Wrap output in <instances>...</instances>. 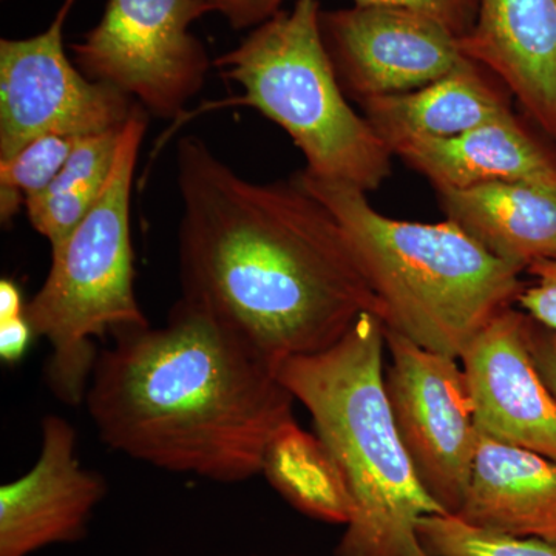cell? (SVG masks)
Segmentation results:
<instances>
[{"instance_id": "obj_1", "label": "cell", "mask_w": 556, "mask_h": 556, "mask_svg": "<svg viewBox=\"0 0 556 556\" xmlns=\"http://www.w3.org/2000/svg\"><path fill=\"white\" fill-rule=\"evenodd\" d=\"M177 178L181 299L274 368L336 345L364 313L386 318L338 219L294 179L249 181L193 135Z\"/></svg>"}, {"instance_id": "obj_2", "label": "cell", "mask_w": 556, "mask_h": 556, "mask_svg": "<svg viewBox=\"0 0 556 556\" xmlns=\"http://www.w3.org/2000/svg\"><path fill=\"white\" fill-rule=\"evenodd\" d=\"M86 404L102 441L148 466L237 484L262 473L295 399L276 368L179 299L164 327L112 332Z\"/></svg>"}, {"instance_id": "obj_3", "label": "cell", "mask_w": 556, "mask_h": 556, "mask_svg": "<svg viewBox=\"0 0 556 556\" xmlns=\"http://www.w3.org/2000/svg\"><path fill=\"white\" fill-rule=\"evenodd\" d=\"M386 324L364 313L336 345L276 371L345 478L351 518L336 556H427L417 525L447 515L420 484L386 391Z\"/></svg>"}, {"instance_id": "obj_4", "label": "cell", "mask_w": 556, "mask_h": 556, "mask_svg": "<svg viewBox=\"0 0 556 556\" xmlns=\"http://www.w3.org/2000/svg\"><path fill=\"white\" fill-rule=\"evenodd\" d=\"M338 219L361 269L386 308V328L416 345L459 358L468 343L525 289L459 226L386 217L367 192L299 172L292 177Z\"/></svg>"}, {"instance_id": "obj_5", "label": "cell", "mask_w": 556, "mask_h": 556, "mask_svg": "<svg viewBox=\"0 0 556 556\" xmlns=\"http://www.w3.org/2000/svg\"><path fill=\"white\" fill-rule=\"evenodd\" d=\"M318 0H298L215 61L244 90L241 102L287 131L306 174L372 192L391 175L394 153L351 108L325 47Z\"/></svg>"}, {"instance_id": "obj_6", "label": "cell", "mask_w": 556, "mask_h": 556, "mask_svg": "<svg viewBox=\"0 0 556 556\" xmlns=\"http://www.w3.org/2000/svg\"><path fill=\"white\" fill-rule=\"evenodd\" d=\"M146 129L148 112L137 102L100 199L51 252L49 276L25 306L33 334L49 340L47 382L65 404L86 401L98 357L94 338L150 325L135 294L130 233L131 181Z\"/></svg>"}, {"instance_id": "obj_7", "label": "cell", "mask_w": 556, "mask_h": 556, "mask_svg": "<svg viewBox=\"0 0 556 556\" xmlns=\"http://www.w3.org/2000/svg\"><path fill=\"white\" fill-rule=\"evenodd\" d=\"M207 13L206 0H109L100 24L72 46L76 67L146 112L177 118L206 84L211 60L190 27Z\"/></svg>"}, {"instance_id": "obj_8", "label": "cell", "mask_w": 556, "mask_h": 556, "mask_svg": "<svg viewBox=\"0 0 556 556\" xmlns=\"http://www.w3.org/2000/svg\"><path fill=\"white\" fill-rule=\"evenodd\" d=\"M391 364L386 391L399 437L420 484L447 515L466 497L479 434L457 358L434 353L386 328Z\"/></svg>"}, {"instance_id": "obj_9", "label": "cell", "mask_w": 556, "mask_h": 556, "mask_svg": "<svg viewBox=\"0 0 556 556\" xmlns=\"http://www.w3.org/2000/svg\"><path fill=\"white\" fill-rule=\"evenodd\" d=\"M75 2L65 0L40 35L0 40V161L46 135L121 130L134 112L129 94L94 83L68 61L62 28Z\"/></svg>"}, {"instance_id": "obj_10", "label": "cell", "mask_w": 556, "mask_h": 556, "mask_svg": "<svg viewBox=\"0 0 556 556\" xmlns=\"http://www.w3.org/2000/svg\"><path fill=\"white\" fill-rule=\"evenodd\" d=\"M320 28L340 86L357 102L422 89L466 61L453 33L404 9L321 11Z\"/></svg>"}, {"instance_id": "obj_11", "label": "cell", "mask_w": 556, "mask_h": 556, "mask_svg": "<svg viewBox=\"0 0 556 556\" xmlns=\"http://www.w3.org/2000/svg\"><path fill=\"white\" fill-rule=\"evenodd\" d=\"M527 318L515 306L504 309L459 358L479 434L556 460V399L533 364Z\"/></svg>"}, {"instance_id": "obj_12", "label": "cell", "mask_w": 556, "mask_h": 556, "mask_svg": "<svg viewBox=\"0 0 556 556\" xmlns=\"http://www.w3.org/2000/svg\"><path fill=\"white\" fill-rule=\"evenodd\" d=\"M40 427L35 466L0 486V556H28L79 541L108 490L100 475L80 466L72 424L50 415Z\"/></svg>"}, {"instance_id": "obj_13", "label": "cell", "mask_w": 556, "mask_h": 556, "mask_svg": "<svg viewBox=\"0 0 556 556\" xmlns=\"http://www.w3.org/2000/svg\"><path fill=\"white\" fill-rule=\"evenodd\" d=\"M459 47L556 144V0H481L477 24Z\"/></svg>"}, {"instance_id": "obj_14", "label": "cell", "mask_w": 556, "mask_h": 556, "mask_svg": "<svg viewBox=\"0 0 556 556\" xmlns=\"http://www.w3.org/2000/svg\"><path fill=\"white\" fill-rule=\"evenodd\" d=\"M394 155L426 177L437 192L489 182L556 186V150L536 137L517 113H506L448 139H417Z\"/></svg>"}, {"instance_id": "obj_15", "label": "cell", "mask_w": 556, "mask_h": 556, "mask_svg": "<svg viewBox=\"0 0 556 556\" xmlns=\"http://www.w3.org/2000/svg\"><path fill=\"white\" fill-rule=\"evenodd\" d=\"M455 517L489 532L556 544V460L481 434Z\"/></svg>"}, {"instance_id": "obj_16", "label": "cell", "mask_w": 556, "mask_h": 556, "mask_svg": "<svg viewBox=\"0 0 556 556\" xmlns=\"http://www.w3.org/2000/svg\"><path fill=\"white\" fill-rule=\"evenodd\" d=\"M511 93L492 72L468 60L444 78L408 93L358 102L393 152L417 139H448L511 112Z\"/></svg>"}, {"instance_id": "obj_17", "label": "cell", "mask_w": 556, "mask_h": 556, "mask_svg": "<svg viewBox=\"0 0 556 556\" xmlns=\"http://www.w3.org/2000/svg\"><path fill=\"white\" fill-rule=\"evenodd\" d=\"M437 193L445 218L501 262L527 273L556 260V186L489 182Z\"/></svg>"}, {"instance_id": "obj_18", "label": "cell", "mask_w": 556, "mask_h": 556, "mask_svg": "<svg viewBox=\"0 0 556 556\" xmlns=\"http://www.w3.org/2000/svg\"><path fill=\"white\" fill-rule=\"evenodd\" d=\"M262 475L295 510L317 521L346 526L351 497L325 442L291 419L270 439Z\"/></svg>"}, {"instance_id": "obj_19", "label": "cell", "mask_w": 556, "mask_h": 556, "mask_svg": "<svg viewBox=\"0 0 556 556\" xmlns=\"http://www.w3.org/2000/svg\"><path fill=\"white\" fill-rule=\"evenodd\" d=\"M427 556H556V544L489 532L453 515H428L417 525Z\"/></svg>"}, {"instance_id": "obj_20", "label": "cell", "mask_w": 556, "mask_h": 556, "mask_svg": "<svg viewBox=\"0 0 556 556\" xmlns=\"http://www.w3.org/2000/svg\"><path fill=\"white\" fill-rule=\"evenodd\" d=\"M76 138L46 135L33 139L13 159L0 161V218L9 223L22 203L43 192L67 163Z\"/></svg>"}, {"instance_id": "obj_21", "label": "cell", "mask_w": 556, "mask_h": 556, "mask_svg": "<svg viewBox=\"0 0 556 556\" xmlns=\"http://www.w3.org/2000/svg\"><path fill=\"white\" fill-rule=\"evenodd\" d=\"M102 190L46 189L27 200L28 219L33 228L49 240L51 252L58 251L75 232L100 199Z\"/></svg>"}, {"instance_id": "obj_22", "label": "cell", "mask_w": 556, "mask_h": 556, "mask_svg": "<svg viewBox=\"0 0 556 556\" xmlns=\"http://www.w3.org/2000/svg\"><path fill=\"white\" fill-rule=\"evenodd\" d=\"M481 0H354L357 5H382L422 14L447 28L457 39L473 30Z\"/></svg>"}, {"instance_id": "obj_23", "label": "cell", "mask_w": 556, "mask_h": 556, "mask_svg": "<svg viewBox=\"0 0 556 556\" xmlns=\"http://www.w3.org/2000/svg\"><path fill=\"white\" fill-rule=\"evenodd\" d=\"M527 274L530 281H526L517 305L556 331V260L535 263Z\"/></svg>"}, {"instance_id": "obj_24", "label": "cell", "mask_w": 556, "mask_h": 556, "mask_svg": "<svg viewBox=\"0 0 556 556\" xmlns=\"http://www.w3.org/2000/svg\"><path fill=\"white\" fill-rule=\"evenodd\" d=\"M526 336L538 375L556 399V331L529 314Z\"/></svg>"}, {"instance_id": "obj_25", "label": "cell", "mask_w": 556, "mask_h": 556, "mask_svg": "<svg viewBox=\"0 0 556 556\" xmlns=\"http://www.w3.org/2000/svg\"><path fill=\"white\" fill-rule=\"evenodd\" d=\"M212 11H217L230 27L237 30L260 27L280 11L283 0H206Z\"/></svg>"}, {"instance_id": "obj_26", "label": "cell", "mask_w": 556, "mask_h": 556, "mask_svg": "<svg viewBox=\"0 0 556 556\" xmlns=\"http://www.w3.org/2000/svg\"><path fill=\"white\" fill-rule=\"evenodd\" d=\"M33 329L24 316L0 320V357L5 362H16L24 356L30 343Z\"/></svg>"}, {"instance_id": "obj_27", "label": "cell", "mask_w": 556, "mask_h": 556, "mask_svg": "<svg viewBox=\"0 0 556 556\" xmlns=\"http://www.w3.org/2000/svg\"><path fill=\"white\" fill-rule=\"evenodd\" d=\"M21 291L11 280L0 281V320L24 316Z\"/></svg>"}]
</instances>
